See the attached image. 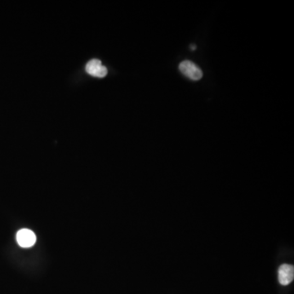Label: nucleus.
I'll return each mask as SVG.
<instances>
[{
    "mask_svg": "<svg viewBox=\"0 0 294 294\" xmlns=\"http://www.w3.org/2000/svg\"><path fill=\"white\" fill-rule=\"evenodd\" d=\"M179 69L184 76L191 80H199L203 76V72L198 65L190 60H184L179 65Z\"/></svg>",
    "mask_w": 294,
    "mask_h": 294,
    "instance_id": "1",
    "label": "nucleus"
},
{
    "mask_svg": "<svg viewBox=\"0 0 294 294\" xmlns=\"http://www.w3.org/2000/svg\"><path fill=\"white\" fill-rule=\"evenodd\" d=\"M17 241L22 248H30L36 244V234L29 229H21L17 234Z\"/></svg>",
    "mask_w": 294,
    "mask_h": 294,
    "instance_id": "2",
    "label": "nucleus"
},
{
    "mask_svg": "<svg viewBox=\"0 0 294 294\" xmlns=\"http://www.w3.org/2000/svg\"><path fill=\"white\" fill-rule=\"evenodd\" d=\"M86 71L88 75L98 77V78H103L107 75V69L101 64V60L98 59H93L89 60L88 64L86 65Z\"/></svg>",
    "mask_w": 294,
    "mask_h": 294,
    "instance_id": "3",
    "label": "nucleus"
},
{
    "mask_svg": "<svg viewBox=\"0 0 294 294\" xmlns=\"http://www.w3.org/2000/svg\"><path fill=\"white\" fill-rule=\"evenodd\" d=\"M279 281L282 285L290 284L294 278V268L292 265L283 264L279 268L278 272Z\"/></svg>",
    "mask_w": 294,
    "mask_h": 294,
    "instance_id": "4",
    "label": "nucleus"
},
{
    "mask_svg": "<svg viewBox=\"0 0 294 294\" xmlns=\"http://www.w3.org/2000/svg\"><path fill=\"white\" fill-rule=\"evenodd\" d=\"M191 50H195V49H196V46H195V45H191Z\"/></svg>",
    "mask_w": 294,
    "mask_h": 294,
    "instance_id": "5",
    "label": "nucleus"
}]
</instances>
